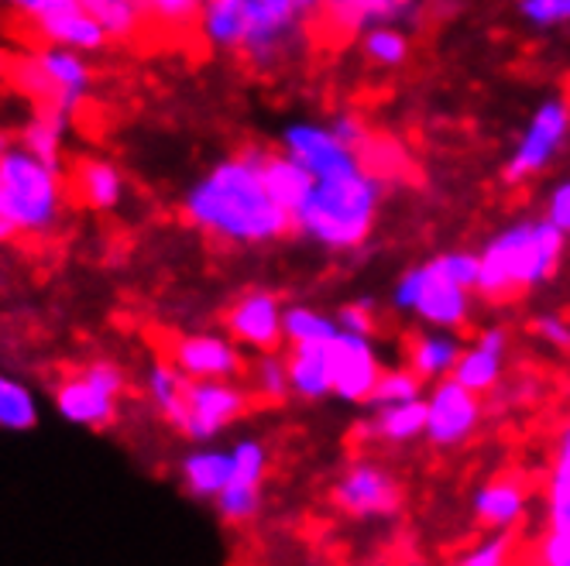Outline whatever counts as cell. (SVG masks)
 <instances>
[{"label": "cell", "mask_w": 570, "mask_h": 566, "mask_svg": "<svg viewBox=\"0 0 570 566\" xmlns=\"http://www.w3.org/2000/svg\"><path fill=\"white\" fill-rule=\"evenodd\" d=\"M179 217L210 245L252 251L293 234V214L265 182V148L248 145L217 158L179 196Z\"/></svg>", "instance_id": "6da1fadb"}, {"label": "cell", "mask_w": 570, "mask_h": 566, "mask_svg": "<svg viewBox=\"0 0 570 566\" xmlns=\"http://www.w3.org/2000/svg\"><path fill=\"white\" fill-rule=\"evenodd\" d=\"M309 14L299 0H203L196 38L214 56L240 59L255 72H278L306 42Z\"/></svg>", "instance_id": "7a4b0ae2"}, {"label": "cell", "mask_w": 570, "mask_h": 566, "mask_svg": "<svg viewBox=\"0 0 570 566\" xmlns=\"http://www.w3.org/2000/svg\"><path fill=\"white\" fill-rule=\"evenodd\" d=\"M385 199V179L368 166L313 179V189L293 214V230L327 251H354L372 237Z\"/></svg>", "instance_id": "3957f363"}, {"label": "cell", "mask_w": 570, "mask_h": 566, "mask_svg": "<svg viewBox=\"0 0 570 566\" xmlns=\"http://www.w3.org/2000/svg\"><path fill=\"white\" fill-rule=\"evenodd\" d=\"M567 251V234L543 220H519L495 234L478 255V286L481 299H512L529 289H540L560 271Z\"/></svg>", "instance_id": "277c9868"}, {"label": "cell", "mask_w": 570, "mask_h": 566, "mask_svg": "<svg viewBox=\"0 0 570 566\" xmlns=\"http://www.w3.org/2000/svg\"><path fill=\"white\" fill-rule=\"evenodd\" d=\"M69 179L24 145L11 141L0 161V224L11 237L46 240L66 224Z\"/></svg>", "instance_id": "5b68a950"}, {"label": "cell", "mask_w": 570, "mask_h": 566, "mask_svg": "<svg viewBox=\"0 0 570 566\" xmlns=\"http://www.w3.org/2000/svg\"><path fill=\"white\" fill-rule=\"evenodd\" d=\"M14 83L35 107H52L76 117L94 97V66L90 56L72 52L62 46L38 42L35 49L14 59Z\"/></svg>", "instance_id": "8992f818"}, {"label": "cell", "mask_w": 570, "mask_h": 566, "mask_svg": "<svg viewBox=\"0 0 570 566\" xmlns=\"http://www.w3.org/2000/svg\"><path fill=\"white\" fill-rule=\"evenodd\" d=\"M128 395V375L117 360L97 357L62 375L56 385V413L79 429H110Z\"/></svg>", "instance_id": "52a82bcc"}, {"label": "cell", "mask_w": 570, "mask_h": 566, "mask_svg": "<svg viewBox=\"0 0 570 566\" xmlns=\"http://www.w3.org/2000/svg\"><path fill=\"white\" fill-rule=\"evenodd\" d=\"M252 409V388L240 378H189L176 416L166 423L189 443H214Z\"/></svg>", "instance_id": "ba28073f"}, {"label": "cell", "mask_w": 570, "mask_h": 566, "mask_svg": "<svg viewBox=\"0 0 570 566\" xmlns=\"http://www.w3.org/2000/svg\"><path fill=\"white\" fill-rule=\"evenodd\" d=\"M471 296L474 289L443 275L436 261L410 268L392 289V302L399 312H413L420 322L436 330H461L471 319Z\"/></svg>", "instance_id": "9c48e42d"}, {"label": "cell", "mask_w": 570, "mask_h": 566, "mask_svg": "<svg viewBox=\"0 0 570 566\" xmlns=\"http://www.w3.org/2000/svg\"><path fill=\"white\" fill-rule=\"evenodd\" d=\"M570 141V100L567 97H547L529 125L519 135L515 151L509 155V166H505V179L509 182H529L543 176L553 161L563 155Z\"/></svg>", "instance_id": "30bf717a"}, {"label": "cell", "mask_w": 570, "mask_h": 566, "mask_svg": "<svg viewBox=\"0 0 570 566\" xmlns=\"http://www.w3.org/2000/svg\"><path fill=\"white\" fill-rule=\"evenodd\" d=\"M268 464V447L258 436H240L230 447V480L214 498V508L227 525H248L258 518L265 502Z\"/></svg>", "instance_id": "8fae6325"}, {"label": "cell", "mask_w": 570, "mask_h": 566, "mask_svg": "<svg viewBox=\"0 0 570 566\" xmlns=\"http://www.w3.org/2000/svg\"><path fill=\"white\" fill-rule=\"evenodd\" d=\"M337 512L351 518H389L402 508V488L379 460H354L341 470L331 491Z\"/></svg>", "instance_id": "7c38bea8"}, {"label": "cell", "mask_w": 570, "mask_h": 566, "mask_svg": "<svg viewBox=\"0 0 570 566\" xmlns=\"http://www.w3.org/2000/svg\"><path fill=\"white\" fill-rule=\"evenodd\" d=\"M278 148L285 155H293L313 179L341 176L364 166V158L347 141H341V135L331 125H316V120H293V125H285Z\"/></svg>", "instance_id": "4fadbf2b"}, {"label": "cell", "mask_w": 570, "mask_h": 566, "mask_svg": "<svg viewBox=\"0 0 570 566\" xmlns=\"http://www.w3.org/2000/svg\"><path fill=\"white\" fill-rule=\"evenodd\" d=\"M481 398L478 391L464 388L458 378L433 381L426 398V429L423 436L433 447H461L481 426Z\"/></svg>", "instance_id": "5bb4252c"}, {"label": "cell", "mask_w": 570, "mask_h": 566, "mask_svg": "<svg viewBox=\"0 0 570 566\" xmlns=\"http://www.w3.org/2000/svg\"><path fill=\"white\" fill-rule=\"evenodd\" d=\"M282 299L268 289H248L240 292L227 312H224V334L230 340H237L244 350H255V354H265V350H278L285 344V334H282Z\"/></svg>", "instance_id": "9a60e30c"}, {"label": "cell", "mask_w": 570, "mask_h": 566, "mask_svg": "<svg viewBox=\"0 0 570 566\" xmlns=\"http://www.w3.org/2000/svg\"><path fill=\"white\" fill-rule=\"evenodd\" d=\"M186 378H240L248 371L244 347L227 334H183L166 354Z\"/></svg>", "instance_id": "2e32d148"}, {"label": "cell", "mask_w": 570, "mask_h": 566, "mask_svg": "<svg viewBox=\"0 0 570 566\" xmlns=\"http://www.w3.org/2000/svg\"><path fill=\"white\" fill-rule=\"evenodd\" d=\"M66 179H69L72 203L97 217H110L128 203V176L107 155L76 158V166Z\"/></svg>", "instance_id": "e0dca14e"}, {"label": "cell", "mask_w": 570, "mask_h": 566, "mask_svg": "<svg viewBox=\"0 0 570 566\" xmlns=\"http://www.w3.org/2000/svg\"><path fill=\"white\" fill-rule=\"evenodd\" d=\"M331 354V375H334V395L344 401H364L372 395L379 375H382V360L372 344V337L347 334L337 330L334 340H327Z\"/></svg>", "instance_id": "ac0fdd59"}, {"label": "cell", "mask_w": 570, "mask_h": 566, "mask_svg": "<svg viewBox=\"0 0 570 566\" xmlns=\"http://www.w3.org/2000/svg\"><path fill=\"white\" fill-rule=\"evenodd\" d=\"M505 354H509V334L505 327H488L474 337L471 347L461 350L458 357V368L451 378H458L464 388L484 395V391H495L502 375H505Z\"/></svg>", "instance_id": "d6986e66"}, {"label": "cell", "mask_w": 570, "mask_h": 566, "mask_svg": "<svg viewBox=\"0 0 570 566\" xmlns=\"http://www.w3.org/2000/svg\"><path fill=\"white\" fill-rule=\"evenodd\" d=\"M179 484L183 491L196 502H214L230 480V447H217V443H193V447L179 457Z\"/></svg>", "instance_id": "ffe728a7"}, {"label": "cell", "mask_w": 570, "mask_h": 566, "mask_svg": "<svg viewBox=\"0 0 570 566\" xmlns=\"http://www.w3.org/2000/svg\"><path fill=\"white\" fill-rule=\"evenodd\" d=\"M525 505H529V488L505 474V477H495L478 488L474 502H471V512H474V522L484 525V529H515L525 515Z\"/></svg>", "instance_id": "44dd1931"}, {"label": "cell", "mask_w": 570, "mask_h": 566, "mask_svg": "<svg viewBox=\"0 0 570 566\" xmlns=\"http://www.w3.org/2000/svg\"><path fill=\"white\" fill-rule=\"evenodd\" d=\"M420 0H320V18L341 34H357L372 24H389L413 11Z\"/></svg>", "instance_id": "7402d4cb"}, {"label": "cell", "mask_w": 570, "mask_h": 566, "mask_svg": "<svg viewBox=\"0 0 570 566\" xmlns=\"http://www.w3.org/2000/svg\"><path fill=\"white\" fill-rule=\"evenodd\" d=\"M69 135H72V117L69 113L52 110V107H35L14 141L24 145L31 155H38L42 161H49V166L62 169Z\"/></svg>", "instance_id": "603a6c76"}, {"label": "cell", "mask_w": 570, "mask_h": 566, "mask_svg": "<svg viewBox=\"0 0 570 566\" xmlns=\"http://www.w3.org/2000/svg\"><path fill=\"white\" fill-rule=\"evenodd\" d=\"M289 391L303 401H320L334 395V375H331V354L327 344H289Z\"/></svg>", "instance_id": "cb8c5ba5"}, {"label": "cell", "mask_w": 570, "mask_h": 566, "mask_svg": "<svg viewBox=\"0 0 570 566\" xmlns=\"http://www.w3.org/2000/svg\"><path fill=\"white\" fill-rule=\"evenodd\" d=\"M464 344L454 330H436L430 327L426 334H420L410 344V368L423 378V381H440V378H451L458 368V357H461Z\"/></svg>", "instance_id": "d4e9b609"}, {"label": "cell", "mask_w": 570, "mask_h": 566, "mask_svg": "<svg viewBox=\"0 0 570 566\" xmlns=\"http://www.w3.org/2000/svg\"><path fill=\"white\" fill-rule=\"evenodd\" d=\"M79 4L104 28L110 46H135L151 28L141 0H79Z\"/></svg>", "instance_id": "484cf974"}, {"label": "cell", "mask_w": 570, "mask_h": 566, "mask_svg": "<svg viewBox=\"0 0 570 566\" xmlns=\"http://www.w3.org/2000/svg\"><path fill=\"white\" fill-rule=\"evenodd\" d=\"M186 385H189V378L176 368L169 357H155L148 368H145V375H141V395H145V401L151 406V413L158 419H166V423L176 416Z\"/></svg>", "instance_id": "4316f807"}, {"label": "cell", "mask_w": 570, "mask_h": 566, "mask_svg": "<svg viewBox=\"0 0 570 566\" xmlns=\"http://www.w3.org/2000/svg\"><path fill=\"white\" fill-rule=\"evenodd\" d=\"M38 419H42V401L35 388L11 371H0V433H28Z\"/></svg>", "instance_id": "83f0119b"}, {"label": "cell", "mask_w": 570, "mask_h": 566, "mask_svg": "<svg viewBox=\"0 0 570 566\" xmlns=\"http://www.w3.org/2000/svg\"><path fill=\"white\" fill-rule=\"evenodd\" d=\"M265 182L272 189V196L278 199V203L296 214L299 203L306 199V192L313 189V176L299 166V161L293 155H285L282 148L278 151H268L265 148Z\"/></svg>", "instance_id": "f1b7e54d"}, {"label": "cell", "mask_w": 570, "mask_h": 566, "mask_svg": "<svg viewBox=\"0 0 570 566\" xmlns=\"http://www.w3.org/2000/svg\"><path fill=\"white\" fill-rule=\"evenodd\" d=\"M368 429L385 443H413L426 429V398H413V401H399V406H389V409H375Z\"/></svg>", "instance_id": "f546056e"}, {"label": "cell", "mask_w": 570, "mask_h": 566, "mask_svg": "<svg viewBox=\"0 0 570 566\" xmlns=\"http://www.w3.org/2000/svg\"><path fill=\"white\" fill-rule=\"evenodd\" d=\"M547 518L550 525H570V423L557 436V454L547 477Z\"/></svg>", "instance_id": "4dcf8cb0"}, {"label": "cell", "mask_w": 570, "mask_h": 566, "mask_svg": "<svg viewBox=\"0 0 570 566\" xmlns=\"http://www.w3.org/2000/svg\"><path fill=\"white\" fill-rule=\"evenodd\" d=\"M337 319L313 306H285L282 312L285 344H327L337 337Z\"/></svg>", "instance_id": "1f68e13d"}, {"label": "cell", "mask_w": 570, "mask_h": 566, "mask_svg": "<svg viewBox=\"0 0 570 566\" xmlns=\"http://www.w3.org/2000/svg\"><path fill=\"white\" fill-rule=\"evenodd\" d=\"M361 52L379 69H399L410 59V38L392 24H372L361 31Z\"/></svg>", "instance_id": "d6a6232c"}, {"label": "cell", "mask_w": 570, "mask_h": 566, "mask_svg": "<svg viewBox=\"0 0 570 566\" xmlns=\"http://www.w3.org/2000/svg\"><path fill=\"white\" fill-rule=\"evenodd\" d=\"M248 388L262 401H285L289 391V368H285V357L278 350H265L255 357L248 368Z\"/></svg>", "instance_id": "836d02e7"}, {"label": "cell", "mask_w": 570, "mask_h": 566, "mask_svg": "<svg viewBox=\"0 0 570 566\" xmlns=\"http://www.w3.org/2000/svg\"><path fill=\"white\" fill-rule=\"evenodd\" d=\"M423 391V378L413 371V368H399V371H382L372 395L364 398V406L372 413L375 409H389V406H399V401H413L420 398Z\"/></svg>", "instance_id": "e575fe53"}, {"label": "cell", "mask_w": 570, "mask_h": 566, "mask_svg": "<svg viewBox=\"0 0 570 566\" xmlns=\"http://www.w3.org/2000/svg\"><path fill=\"white\" fill-rule=\"evenodd\" d=\"M141 8L155 31L186 34V31H196L203 0H141Z\"/></svg>", "instance_id": "d590c367"}, {"label": "cell", "mask_w": 570, "mask_h": 566, "mask_svg": "<svg viewBox=\"0 0 570 566\" xmlns=\"http://www.w3.org/2000/svg\"><path fill=\"white\" fill-rule=\"evenodd\" d=\"M515 553V543L505 529H488V536L481 543H474L468 553L458 556L461 566H502L509 563Z\"/></svg>", "instance_id": "8d00e7d4"}, {"label": "cell", "mask_w": 570, "mask_h": 566, "mask_svg": "<svg viewBox=\"0 0 570 566\" xmlns=\"http://www.w3.org/2000/svg\"><path fill=\"white\" fill-rule=\"evenodd\" d=\"M76 4L79 0H0V11L11 14L21 24H28V31H35L38 24H46L49 18H56Z\"/></svg>", "instance_id": "74e56055"}, {"label": "cell", "mask_w": 570, "mask_h": 566, "mask_svg": "<svg viewBox=\"0 0 570 566\" xmlns=\"http://www.w3.org/2000/svg\"><path fill=\"white\" fill-rule=\"evenodd\" d=\"M519 18L533 28H553L570 21V0H519Z\"/></svg>", "instance_id": "f35d334b"}, {"label": "cell", "mask_w": 570, "mask_h": 566, "mask_svg": "<svg viewBox=\"0 0 570 566\" xmlns=\"http://www.w3.org/2000/svg\"><path fill=\"white\" fill-rule=\"evenodd\" d=\"M533 563H543V566H570V525H547V533L537 543Z\"/></svg>", "instance_id": "ab89813d"}, {"label": "cell", "mask_w": 570, "mask_h": 566, "mask_svg": "<svg viewBox=\"0 0 570 566\" xmlns=\"http://www.w3.org/2000/svg\"><path fill=\"white\" fill-rule=\"evenodd\" d=\"M433 261L440 265L443 275H451L454 281H461V286H468V289L478 286V255H471V251H446V255H436Z\"/></svg>", "instance_id": "60d3db41"}, {"label": "cell", "mask_w": 570, "mask_h": 566, "mask_svg": "<svg viewBox=\"0 0 570 566\" xmlns=\"http://www.w3.org/2000/svg\"><path fill=\"white\" fill-rule=\"evenodd\" d=\"M334 319H337V327L347 330V334H361V337H372L375 334V312H372L368 302H351Z\"/></svg>", "instance_id": "b9f144b4"}, {"label": "cell", "mask_w": 570, "mask_h": 566, "mask_svg": "<svg viewBox=\"0 0 570 566\" xmlns=\"http://www.w3.org/2000/svg\"><path fill=\"white\" fill-rule=\"evenodd\" d=\"M553 227H560L563 234H570V179L557 182L547 196V214H543Z\"/></svg>", "instance_id": "7bdbcfd3"}, {"label": "cell", "mask_w": 570, "mask_h": 566, "mask_svg": "<svg viewBox=\"0 0 570 566\" xmlns=\"http://www.w3.org/2000/svg\"><path fill=\"white\" fill-rule=\"evenodd\" d=\"M537 334L550 347H557V350H567L570 347V322L563 316H557V312H547V316L537 319Z\"/></svg>", "instance_id": "ee69618b"}, {"label": "cell", "mask_w": 570, "mask_h": 566, "mask_svg": "<svg viewBox=\"0 0 570 566\" xmlns=\"http://www.w3.org/2000/svg\"><path fill=\"white\" fill-rule=\"evenodd\" d=\"M299 8H303L309 18H316V11H320V0H299Z\"/></svg>", "instance_id": "f6af8a7d"}, {"label": "cell", "mask_w": 570, "mask_h": 566, "mask_svg": "<svg viewBox=\"0 0 570 566\" xmlns=\"http://www.w3.org/2000/svg\"><path fill=\"white\" fill-rule=\"evenodd\" d=\"M11 141H14V138H11L8 131H0V161H4V151L11 148Z\"/></svg>", "instance_id": "bcb514c9"}, {"label": "cell", "mask_w": 570, "mask_h": 566, "mask_svg": "<svg viewBox=\"0 0 570 566\" xmlns=\"http://www.w3.org/2000/svg\"><path fill=\"white\" fill-rule=\"evenodd\" d=\"M8 240H11V234L4 230V224H0V245H8Z\"/></svg>", "instance_id": "7dc6e473"}]
</instances>
